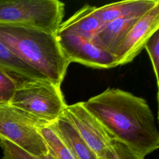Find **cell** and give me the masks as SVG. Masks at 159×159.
<instances>
[{
    "label": "cell",
    "mask_w": 159,
    "mask_h": 159,
    "mask_svg": "<svg viewBox=\"0 0 159 159\" xmlns=\"http://www.w3.org/2000/svg\"><path fill=\"white\" fill-rule=\"evenodd\" d=\"M83 104L114 139L143 157L158 148L155 117L143 98L108 88Z\"/></svg>",
    "instance_id": "1"
},
{
    "label": "cell",
    "mask_w": 159,
    "mask_h": 159,
    "mask_svg": "<svg viewBox=\"0 0 159 159\" xmlns=\"http://www.w3.org/2000/svg\"><path fill=\"white\" fill-rule=\"evenodd\" d=\"M0 41L48 80L61 86L70 63L57 34L30 27L0 26Z\"/></svg>",
    "instance_id": "2"
},
{
    "label": "cell",
    "mask_w": 159,
    "mask_h": 159,
    "mask_svg": "<svg viewBox=\"0 0 159 159\" xmlns=\"http://www.w3.org/2000/svg\"><path fill=\"white\" fill-rule=\"evenodd\" d=\"M10 104L40 127L56 121L63 114L67 106L60 86L49 80L35 79L18 80Z\"/></svg>",
    "instance_id": "3"
},
{
    "label": "cell",
    "mask_w": 159,
    "mask_h": 159,
    "mask_svg": "<svg viewBox=\"0 0 159 159\" xmlns=\"http://www.w3.org/2000/svg\"><path fill=\"white\" fill-rule=\"evenodd\" d=\"M65 12L58 0H0V26L37 29L57 34Z\"/></svg>",
    "instance_id": "4"
},
{
    "label": "cell",
    "mask_w": 159,
    "mask_h": 159,
    "mask_svg": "<svg viewBox=\"0 0 159 159\" xmlns=\"http://www.w3.org/2000/svg\"><path fill=\"white\" fill-rule=\"evenodd\" d=\"M40 125L10 103H0V137L35 156L48 153Z\"/></svg>",
    "instance_id": "5"
},
{
    "label": "cell",
    "mask_w": 159,
    "mask_h": 159,
    "mask_svg": "<svg viewBox=\"0 0 159 159\" xmlns=\"http://www.w3.org/2000/svg\"><path fill=\"white\" fill-rule=\"evenodd\" d=\"M63 116L76 129L98 159H107L111 156L116 139L86 110L83 102L67 105Z\"/></svg>",
    "instance_id": "6"
},
{
    "label": "cell",
    "mask_w": 159,
    "mask_h": 159,
    "mask_svg": "<svg viewBox=\"0 0 159 159\" xmlns=\"http://www.w3.org/2000/svg\"><path fill=\"white\" fill-rule=\"evenodd\" d=\"M57 39L70 63H80L95 68L117 66V57L96 45L90 39L77 35H60Z\"/></svg>",
    "instance_id": "7"
},
{
    "label": "cell",
    "mask_w": 159,
    "mask_h": 159,
    "mask_svg": "<svg viewBox=\"0 0 159 159\" xmlns=\"http://www.w3.org/2000/svg\"><path fill=\"white\" fill-rule=\"evenodd\" d=\"M157 30H159V4L139 18L121 42L115 53L117 66L131 62Z\"/></svg>",
    "instance_id": "8"
},
{
    "label": "cell",
    "mask_w": 159,
    "mask_h": 159,
    "mask_svg": "<svg viewBox=\"0 0 159 159\" xmlns=\"http://www.w3.org/2000/svg\"><path fill=\"white\" fill-rule=\"evenodd\" d=\"M158 4V0L123 1L96 7L95 13L99 22L104 25L117 19H139Z\"/></svg>",
    "instance_id": "9"
},
{
    "label": "cell",
    "mask_w": 159,
    "mask_h": 159,
    "mask_svg": "<svg viewBox=\"0 0 159 159\" xmlns=\"http://www.w3.org/2000/svg\"><path fill=\"white\" fill-rule=\"evenodd\" d=\"M96 7L85 5L61 22L57 35H77L91 40L102 27L95 13Z\"/></svg>",
    "instance_id": "10"
},
{
    "label": "cell",
    "mask_w": 159,
    "mask_h": 159,
    "mask_svg": "<svg viewBox=\"0 0 159 159\" xmlns=\"http://www.w3.org/2000/svg\"><path fill=\"white\" fill-rule=\"evenodd\" d=\"M138 19H115L102 25L91 41L101 49L115 55L116 50Z\"/></svg>",
    "instance_id": "11"
},
{
    "label": "cell",
    "mask_w": 159,
    "mask_h": 159,
    "mask_svg": "<svg viewBox=\"0 0 159 159\" xmlns=\"http://www.w3.org/2000/svg\"><path fill=\"white\" fill-rule=\"evenodd\" d=\"M49 126L69 148L75 159H98L63 114Z\"/></svg>",
    "instance_id": "12"
},
{
    "label": "cell",
    "mask_w": 159,
    "mask_h": 159,
    "mask_svg": "<svg viewBox=\"0 0 159 159\" xmlns=\"http://www.w3.org/2000/svg\"><path fill=\"white\" fill-rule=\"evenodd\" d=\"M0 70L18 80L24 79L47 80L42 75L20 59L0 41Z\"/></svg>",
    "instance_id": "13"
},
{
    "label": "cell",
    "mask_w": 159,
    "mask_h": 159,
    "mask_svg": "<svg viewBox=\"0 0 159 159\" xmlns=\"http://www.w3.org/2000/svg\"><path fill=\"white\" fill-rule=\"evenodd\" d=\"M39 130L46 143L48 153L55 159H75L69 148L49 125L40 127Z\"/></svg>",
    "instance_id": "14"
},
{
    "label": "cell",
    "mask_w": 159,
    "mask_h": 159,
    "mask_svg": "<svg viewBox=\"0 0 159 159\" xmlns=\"http://www.w3.org/2000/svg\"><path fill=\"white\" fill-rule=\"evenodd\" d=\"M0 147L9 159H55L49 153L45 156L33 155L2 137H0Z\"/></svg>",
    "instance_id": "15"
},
{
    "label": "cell",
    "mask_w": 159,
    "mask_h": 159,
    "mask_svg": "<svg viewBox=\"0 0 159 159\" xmlns=\"http://www.w3.org/2000/svg\"><path fill=\"white\" fill-rule=\"evenodd\" d=\"M18 80L0 70V103H10L14 94Z\"/></svg>",
    "instance_id": "16"
},
{
    "label": "cell",
    "mask_w": 159,
    "mask_h": 159,
    "mask_svg": "<svg viewBox=\"0 0 159 159\" xmlns=\"http://www.w3.org/2000/svg\"><path fill=\"white\" fill-rule=\"evenodd\" d=\"M144 48L147 52L152 65L153 72L155 76L157 85L158 88V66H159V34L157 30L148 40Z\"/></svg>",
    "instance_id": "17"
},
{
    "label": "cell",
    "mask_w": 159,
    "mask_h": 159,
    "mask_svg": "<svg viewBox=\"0 0 159 159\" xmlns=\"http://www.w3.org/2000/svg\"><path fill=\"white\" fill-rule=\"evenodd\" d=\"M107 159H145L124 143L116 140L113 153L110 157Z\"/></svg>",
    "instance_id": "18"
},
{
    "label": "cell",
    "mask_w": 159,
    "mask_h": 159,
    "mask_svg": "<svg viewBox=\"0 0 159 159\" xmlns=\"http://www.w3.org/2000/svg\"><path fill=\"white\" fill-rule=\"evenodd\" d=\"M2 159H9V158L7 156L3 155V156H2Z\"/></svg>",
    "instance_id": "19"
}]
</instances>
